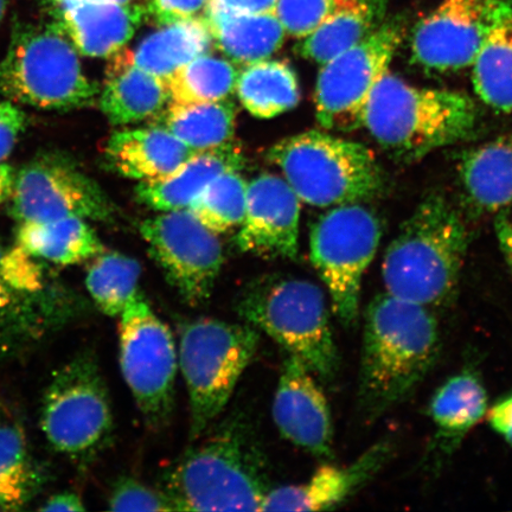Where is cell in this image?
<instances>
[{"label": "cell", "mask_w": 512, "mask_h": 512, "mask_svg": "<svg viewBox=\"0 0 512 512\" xmlns=\"http://www.w3.org/2000/svg\"><path fill=\"white\" fill-rule=\"evenodd\" d=\"M440 331L428 307L388 293L364 315L358 409L367 422L380 419L411 396L437 363Z\"/></svg>", "instance_id": "obj_1"}, {"label": "cell", "mask_w": 512, "mask_h": 512, "mask_svg": "<svg viewBox=\"0 0 512 512\" xmlns=\"http://www.w3.org/2000/svg\"><path fill=\"white\" fill-rule=\"evenodd\" d=\"M270 484L255 430L235 414L170 467L162 490L175 511H261Z\"/></svg>", "instance_id": "obj_2"}, {"label": "cell", "mask_w": 512, "mask_h": 512, "mask_svg": "<svg viewBox=\"0 0 512 512\" xmlns=\"http://www.w3.org/2000/svg\"><path fill=\"white\" fill-rule=\"evenodd\" d=\"M469 245V230L456 208L443 197L426 198L384 254L386 293L431 310L450 304Z\"/></svg>", "instance_id": "obj_3"}, {"label": "cell", "mask_w": 512, "mask_h": 512, "mask_svg": "<svg viewBox=\"0 0 512 512\" xmlns=\"http://www.w3.org/2000/svg\"><path fill=\"white\" fill-rule=\"evenodd\" d=\"M477 120L470 96L414 87L388 70L371 93L363 127L394 155L419 159L469 137Z\"/></svg>", "instance_id": "obj_4"}, {"label": "cell", "mask_w": 512, "mask_h": 512, "mask_svg": "<svg viewBox=\"0 0 512 512\" xmlns=\"http://www.w3.org/2000/svg\"><path fill=\"white\" fill-rule=\"evenodd\" d=\"M235 309L243 322L265 332L320 379L330 381L338 373L329 309L316 284L266 275L243 288Z\"/></svg>", "instance_id": "obj_5"}, {"label": "cell", "mask_w": 512, "mask_h": 512, "mask_svg": "<svg viewBox=\"0 0 512 512\" xmlns=\"http://www.w3.org/2000/svg\"><path fill=\"white\" fill-rule=\"evenodd\" d=\"M100 88L82 70L78 50L53 23H17L0 60V95L36 110L94 105Z\"/></svg>", "instance_id": "obj_6"}, {"label": "cell", "mask_w": 512, "mask_h": 512, "mask_svg": "<svg viewBox=\"0 0 512 512\" xmlns=\"http://www.w3.org/2000/svg\"><path fill=\"white\" fill-rule=\"evenodd\" d=\"M268 159L283 171L300 201L329 208L361 203L384 187L379 162L367 146L320 131H307L273 145Z\"/></svg>", "instance_id": "obj_7"}, {"label": "cell", "mask_w": 512, "mask_h": 512, "mask_svg": "<svg viewBox=\"0 0 512 512\" xmlns=\"http://www.w3.org/2000/svg\"><path fill=\"white\" fill-rule=\"evenodd\" d=\"M46 262L0 241V360L16 357L88 311Z\"/></svg>", "instance_id": "obj_8"}, {"label": "cell", "mask_w": 512, "mask_h": 512, "mask_svg": "<svg viewBox=\"0 0 512 512\" xmlns=\"http://www.w3.org/2000/svg\"><path fill=\"white\" fill-rule=\"evenodd\" d=\"M178 332V366L189 393L190 437L196 440L232 398L258 351L260 331L247 323L196 318L184 320Z\"/></svg>", "instance_id": "obj_9"}, {"label": "cell", "mask_w": 512, "mask_h": 512, "mask_svg": "<svg viewBox=\"0 0 512 512\" xmlns=\"http://www.w3.org/2000/svg\"><path fill=\"white\" fill-rule=\"evenodd\" d=\"M41 427L49 445L76 463L92 462L110 446V395L93 352H81L51 377L43 396Z\"/></svg>", "instance_id": "obj_10"}, {"label": "cell", "mask_w": 512, "mask_h": 512, "mask_svg": "<svg viewBox=\"0 0 512 512\" xmlns=\"http://www.w3.org/2000/svg\"><path fill=\"white\" fill-rule=\"evenodd\" d=\"M381 238L379 217L361 203L334 207L311 228L312 265L330 294L336 317L347 328L357 322L363 275Z\"/></svg>", "instance_id": "obj_11"}, {"label": "cell", "mask_w": 512, "mask_h": 512, "mask_svg": "<svg viewBox=\"0 0 512 512\" xmlns=\"http://www.w3.org/2000/svg\"><path fill=\"white\" fill-rule=\"evenodd\" d=\"M121 373L146 424H168L175 407L178 354L174 336L138 293L119 316Z\"/></svg>", "instance_id": "obj_12"}, {"label": "cell", "mask_w": 512, "mask_h": 512, "mask_svg": "<svg viewBox=\"0 0 512 512\" xmlns=\"http://www.w3.org/2000/svg\"><path fill=\"white\" fill-rule=\"evenodd\" d=\"M405 34L399 17L386 18L356 46L323 64L316 86V117L325 130L354 131L377 83L389 70Z\"/></svg>", "instance_id": "obj_13"}, {"label": "cell", "mask_w": 512, "mask_h": 512, "mask_svg": "<svg viewBox=\"0 0 512 512\" xmlns=\"http://www.w3.org/2000/svg\"><path fill=\"white\" fill-rule=\"evenodd\" d=\"M10 215L17 223L76 216L111 221L113 204L100 185L66 153H37L16 171Z\"/></svg>", "instance_id": "obj_14"}, {"label": "cell", "mask_w": 512, "mask_h": 512, "mask_svg": "<svg viewBox=\"0 0 512 512\" xmlns=\"http://www.w3.org/2000/svg\"><path fill=\"white\" fill-rule=\"evenodd\" d=\"M151 258L189 305L207 302L224 261L222 243L189 209L164 211L139 227Z\"/></svg>", "instance_id": "obj_15"}, {"label": "cell", "mask_w": 512, "mask_h": 512, "mask_svg": "<svg viewBox=\"0 0 512 512\" xmlns=\"http://www.w3.org/2000/svg\"><path fill=\"white\" fill-rule=\"evenodd\" d=\"M497 0H443L416 25L413 60L434 72H454L475 63Z\"/></svg>", "instance_id": "obj_16"}, {"label": "cell", "mask_w": 512, "mask_h": 512, "mask_svg": "<svg viewBox=\"0 0 512 512\" xmlns=\"http://www.w3.org/2000/svg\"><path fill=\"white\" fill-rule=\"evenodd\" d=\"M300 200L285 178L262 174L247 187L246 213L236 243L265 259H296Z\"/></svg>", "instance_id": "obj_17"}, {"label": "cell", "mask_w": 512, "mask_h": 512, "mask_svg": "<svg viewBox=\"0 0 512 512\" xmlns=\"http://www.w3.org/2000/svg\"><path fill=\"white\" fill-rule=\"evenodd\" d=\"M273 419L283 437L318 458L334 457V427L328 399L315 374L287 355L273 402Z\"/></svg>", "instance_id": "obj_18"}, {"label": "cell", "mask_w": 512, "mask_h": 512, "mask_svg": "<svg viewBox=\"0 0 512 512\" xmlns=\"http://www.w3.org/2000/svg\"><path fill=\"white\" fill-rule=\"evenodd\" d=\"M41 5L78 53L94 59L123 50L146 18L144 6L133 3L50 0Z\"/></svg>", "instance_id": "obj_19"}, {"label": "cell", "mask_w": 512, "mask_h": 512, "mask_svg": "<svg viewBox=\"0 0 512 512\" xmlns=\"http://www.w3.org/2000/svg\"><path fill=\"white\" fill-rule=\"evenodd\" d=\"M395 445L384 439L347 466L323 465L307 482L272 488L261 511H323L347 503L367 486L394 456Z\"/></svg>", "instance_id": "obj_20"}, {"label": "cell", "mask_w": 512, "mask_h": 512, "mask_svg": "<svg viewBox=\"0 0 512 512\" xmlns=\"http://www.w3.org/2000/svg\"><path fill=\"white\" fill-rule=\"evenodd\" d=\"M488 408V393L475 368L460 370L440 386L427 409L435 427L430 447L434 460L451 457Z\"/></svg>", "instance_id": "obj_21"}, {"label": "cell", "mask_w": 512, "mask_h": 512, "mask_svg": "<svg viewBox=\"0 0 512 512\" xmlns=\"http://www.w3.org/2000/svg\"><path fill=\"white\" fill-rule=\"evenodd\" d=\"M195 153L174 134L153 125L115 131L105 147L107 165L117 174L140 182L174 174Z\"/></svg>", "instance_id": "obj_22"}, {"label": "cell", "mask_w": 512, "mask_h": 512, "mask_svg": "<svg viewBox=\"0 0 512 512\" xmlns=\"http://www.w3.org/2000/svg\"><path fill=\"white\" fill-rule=\"evenodd\" d=\"M246 158L239 145L230 142L215 149L195 153L168 177L142 182L136 196L144 206L157 211L188 209L191 202L216 177L228 171H239Z\"/></svg>", "instance_id": "obj_23"}, {"label": "cell", "mask_w": 512, "mask_h": 512, "mask_svg": "<svg viewBox=\"0 0 512 512\" xmlns=\"http://www.w3.org/2000/svg\"><path fill=\"white\" fill-rule=\"evenodd\" d=\"M213 46L208 24L203 17L164 25L145 37L136 49L120 50L111 66H132L166 80L179 68L207 54Z\"/></svg>", "instance_id": "obj_24"}, {"label": "cell", "mask_w": 512, "mask_h": 512, "mask_svg": "<svg viewBox=\"0 0 512 512\" xmlns=\"http://www.w3.org/2000/svg\"><path fill=\"white\" fill-rule=\"evenodd\" d=\"M15 243L37 260L55 266L83 264L105 249L87 220L76 216L17 223Z\"/></svg>", "instance_id": "obj_25"}, {"label": "cell", "mask_w": 512, "mask_h": 512, "mask_svg": "<svg viewBox=\"0 0 512 512\" xmlns=\"http://www.w3.org/2000/svg\"><path fill=\"white\" fill-rule=\"evenodd\" d=\"M478 98L494 110L512 113V0H497L488 34L472 64Z\"/></svg>", "instance_id": "obj_26"}, {"label": "cell", "mask_w": 512, "mask_h": 512, "mask_svg": "<svg viewBox=\"0 0 512 512\" xmlns=\"http://www.w3.org/2000/svg\"><path fill=\"white\" fill-rule=\"evenodd\" d=\"M387 18V0H347L296 46L320 66L356 46Z\"/></svg>", "instance_id": "obj_27"}, {"label": "cell", "mask_w": 512, "mask_h": 512, "mask_svg": "<svg viewBox=\"0 0 512 512\" xmlns=\"http://www.w3.org/2000/svg\"><path fill=\"white\" fill-rule=\"evenodd\" d=\"M107 80L98 102L112 125L124 126L151 120L169 104L166 82L132 66L108 64Z\"/></svg>", "instance_id": "obj_28"}, {"label": "cell", "mask_w": 512, "mask_h": 512, "mask_svg": "<svg viewBox=\"0 0 512 512\" xmlns=\"http://www.w3.org/2000/svg\"><path fill=\"white\" fill-rule=\"evenodd\" d=\"M213 44L234 63L253 64L270 59L283 47L286 31L275 12L227 14L206 12Z\"/></svg>", "instance_id": "obj_29"}, {"label": "cell", "mask_w": 512, "mask_h": 512, "mask_svg": "<svg viewBox=\"0 0 512 512\" xmlns=\"http://www.w3.org/2000/svg\"><path fill=\"white\" fill-rule=\"evenodd\" d=\"M467 197L480 210L497 213L512 204V133L464 153L459 163Z\"/></svg>", "instance_id": "obj_30"}, {"label": "cell", "mask_w": 512, "mask_h": 512, "mask_svg": "<svg viewBox=\"0 0 512 512\" xmlns=\"http://www.w3.org/2000/svg\"><path fill=\"white\" fill-rule=\"evenodd\" d=\"M150 124L165 128L190 149L200 152L232 142L236 107L227 99L198 104L169 101Z\"/></svg>", "instance_id": "obj_31"}, {"label": "cell", "mask_w": 512, "mask_h": 512, "mask_svg": "<svg viewBox=\"0 0 512 512\" xmlns=\"http://www.w3.org/2000/svg\"><path fill=\"white\" fill-rule=\"evenodd\" d=\"M235 91L242 106L260 119L278 117L291 111L300 101L298 76L285 61L248 64L239 73Z\"/></svg>", "instance_id": "obj_32"}, {"label": "cell", "mask_w": 512, "mask_h": 512, "mask_svg": "<svg viewBox=\"0 0 512 512\" xmlns=\"http://www.w3.org/2000/svg\"><path fill=\"white\" fill-rule=\"evenodd\" d=\"M140 277L142 266L136 259L104 249L88 261L86 287L104 315L119 317L139 293Z\"/></svg>", "instance_id": "obj_33"}, {"label": "cell", "mask_w": 512, "mask_h": 512, "mask_svg": "<svg viewBox=\"0 0 512 512\" xmlns=\"http://www.w3.org/2000/svg\"><path fill=\"white\" fill-rule=\"evenodd\" d=\"M238 78L232 62L207 53L176 70L165 82L170 101L198 104L227 99L235 92Z\"/></svg>", "instance_id": "obj_34"}, {"label": "cell", "mask_w": 512, "mask_h": 512, "mask_svg": "<svg viewBox=\"0 0 512 512\" xmlns=\"http://www.w3.org/2000/svg\"><path fill=\"white\" fill-rule=\"evenodd\" d=\"M40 478L15 426H0V510H19L36 494Z\"/></svg>", "instance_id": "obj_35"}, {"label": "cell", "mask_w": 512, "mask_h": 512, "mask_svg": "<svg viewBox=\"0 0 512 512\" xmlns=\"http://www.w3.org/2000/svg\"><path fill=\"white\" fill-rule=\"evenodd\" d=\"M247 187L238 171L224 172L209 183L188 209L211 232H227L241 224L245 217Z\"/></svg>", "instance_id": "obj_36"}, {"label": "cell", "mask_w": 512, "mask_h": 512, "mask_svg": "<svg viewBox=\"0 0 512 512\" xmlns=\"http://www.w3.org/2000/svg\"><path fill=\"white\" fill-rule=\"evenodd\" d=\"M344 2L347 0H278L275 14L287 35L302 40Z\"/></svg>", "instance_id": "obj_37"}, {"label": "cell", "mask_w": 512, "mask_h": 512, "mask_svg": "<svg viewBox=\"0 0 512 512\" xmlns=\"http://www.w3.org/2000/svg\"><path fill=\"white\" fill-rule=\"evenodd\" d=\"M108 507L112 511H175L163 490L123 477L113 485Z\"/></svg>", "instance_id": "obj_38"}, {"label": "cell", "mask_w": 512, "mask_h": 512, "mask_svg": "<svg viewBox=\"0 0 512 512\" xmlns=\"http://www.w3.org/2000/svg\"><path fill=\"white\" fill-rule=\"evenodd\" d=\"M209 0H146V18L164 27L171 23L203 17Z\"/></svg>", "instance_id": "obj_39"}, {"label": "cell", "mask_w": 512, "mask_h": 512, "mask_svg": "<svg viewBox=\"0 0 512 512\" xmlns=\"http://www.w3.org/2000/svg\"><path fill=\"white\" fill-rule=\"evenodd\" d=\"M27 114L14 102L0 99V163L8 159L27 130Z\"/></svg>", "instance_id": "obj_40"}, {"label": "cell", "mask_w": 512, "mask_h": 512, "mask_svg": "<svg viewBox=\"0 0 512 512\" xmlns=\"http://www.w3.org/2000/svg\"><path fill=\"white\" fill-rule=\"evenodd\" d=\"M278 0H209L206 12L227 14H270L277 9Z\"/></svg>", "instance_id": "obj_41"}, {"label": "cell", "mask_w": 512, "mask_h": 512, "mask_svg": "<svg viewBox=\"0 0 512 512\" xmlns=\"http://www.w3.org/2000/svg\"><path fill=\"white\" fill-rule=\"evenodd\" d=\"M485 416L492 430L512 447V392L488 408Z\"/></svg>", "instance_id": "obj_42"}, {"label": "cell", "mask_w": 512, "mask_h": 512, "mask_svg": "<svg viewBox=\"0 0 512 512\" xmlns=\"http://www.w3.org/2000/svg\"><path fill=\"white\" fill-rule=\"evenodd\" d=\"M495 232L499 247L512 273V204L496 213Z\"/></svg>", "instance_id": "obj_43"}, {"label": "cell", "mask_w": 512, "mask_h": 512, "mask_svg": "<svg viewBox=\"0 0 512 512\" xmlns=\"http://www.w3.org/2000/svg\"><path fill=\"white\" fill-rule=\"evenodd\" d=\"M40 510L49 512L85 511L86 507L78 494H75V492L66 491L49 498Z\"/></svg>", "instance_id": "obj_44"}, {"label": "cell", "mask_w": 512, "mask_h": 512, "mask_svg": "<svg viewBox=\"0 0 512 512\" xmlns=\"http://www.w3.org/2000/svg\"><path fill=\"white\" fill-rule=\"evenodd\" d=\"M16 170L11 165L0 163V207L8 203L14 189Z\"/></svg>", "instance_id": "obj_45"}, {"label": "cell", "mask_w": 512, "mask_h": 512, "mask_svg": "<svg viewBox=\"0 0 512 512\" xmlns=\"http://www.w3.org/2000/svg\"><path fill=\"white\" fill-rule=\"evenodd\" d=\"M38 2L46 3L50 2V0H38ZM93 2H107V3H117V4H130L133 3V0H93Z\"/></svg>", "instance_id": "obj_46"}, {"label": "cell", "mask_w": 512, "mask_h": 512, "mask_svg": "<svg viewBox=\"0 0 512 512\" xmlns=\"http://www.w3.org/2000/svg\"><path fill=\"white\" fill-rule=\"evenodd\" d=\"M6 9H8V0H0V23L3 22V19L6 14Z\"/></svg>", "instance_id": "obj_47"}]
</instances>
